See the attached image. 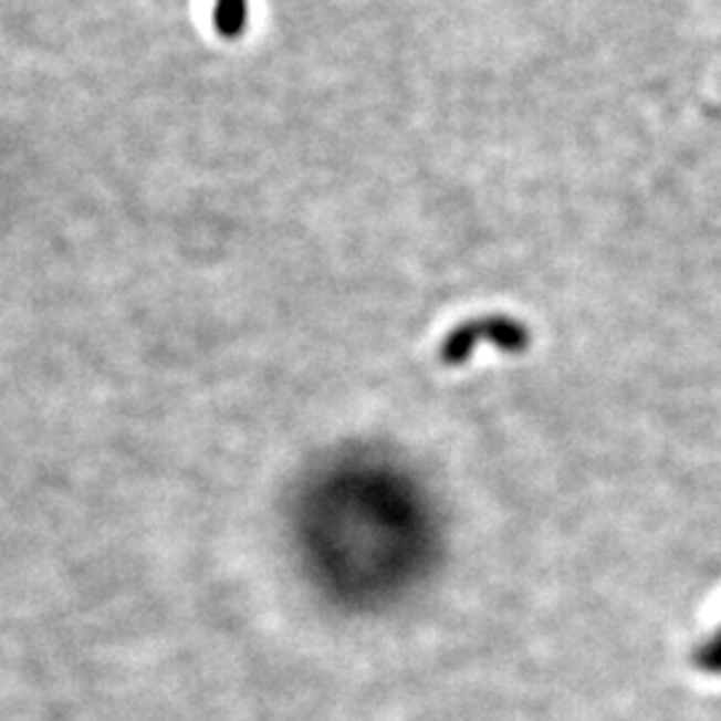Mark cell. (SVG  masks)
Returning <instances> with one entry per match:
<instances>
[{
	"instance_id": "obj_1",
	"label": "cell",
	"mask_w": 721,
	"mask_h": 721,
	"mask_svg": "<svg viewBox=\"0 0 721 721\" xmlns=\"http://www.w3.org/2000/svg\"><path fill=\"white\" fill-rule=\"evenodd\" d=\"M489 339L505 353H521L530 345V330L516 318L508 315H487V318H476L460 324L452 334H447L441 343V360L443 364H466L473 356L476 343Z\"/></svg>"
},
{
	"instance_id": "obj_2",
	"label": "cell",
	"mask_w": 721,
	"mask_h": 721,
	"mask_svg": "<svg viewBox=\"0 0 721 721\" xmlns=\"http://www.w3.org/2000/svg\"><path fill=\"white\" fill-rule=\"evenodd\" d=\"M249 9L247 0H217L215 6V30L224 41H238L247 32Z\"/></svg>"
}]
</instances>
